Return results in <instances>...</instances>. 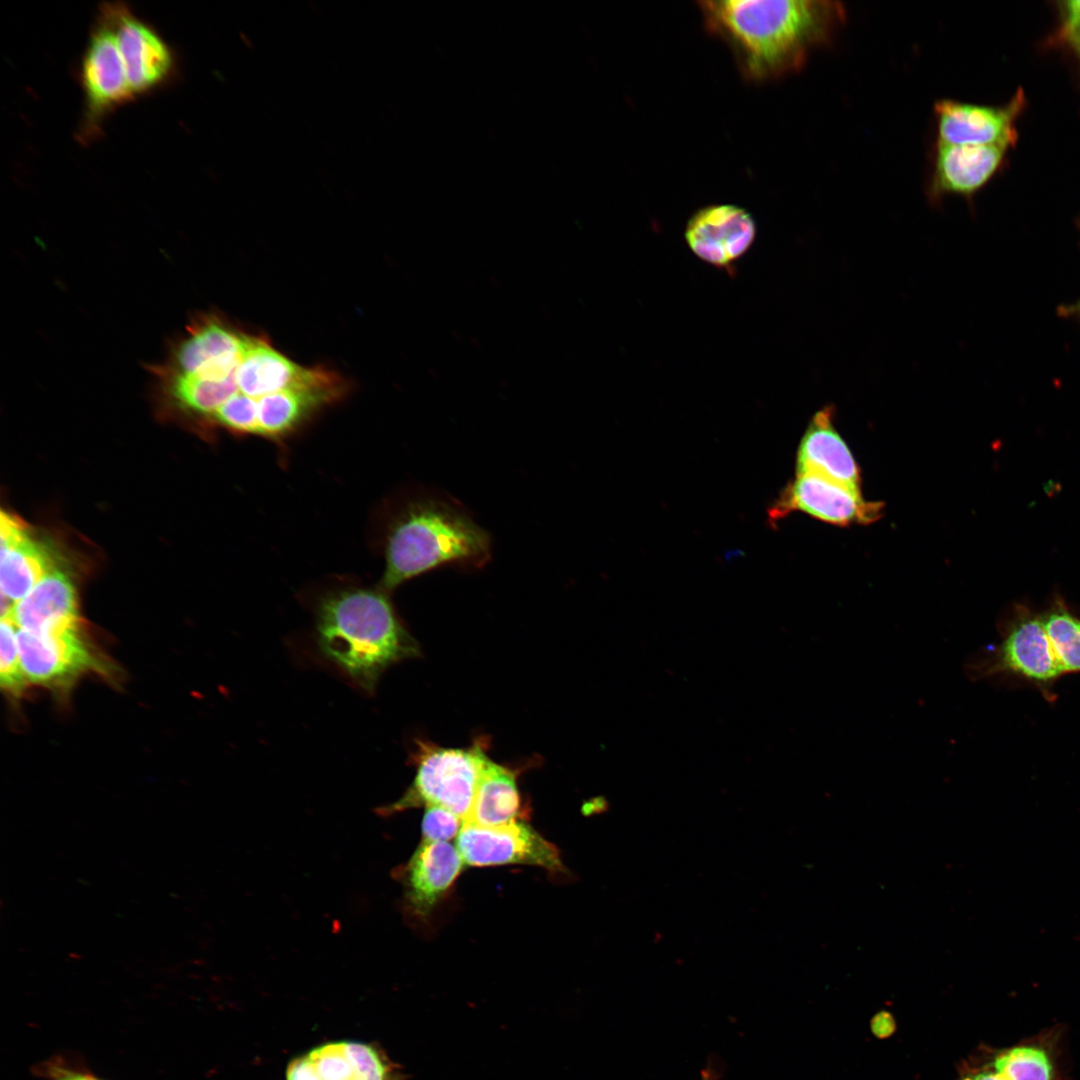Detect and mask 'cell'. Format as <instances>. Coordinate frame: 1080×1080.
I'll return each mask as SVG.
<instances>
[{"label":"cell","mask_w":1080,"mask_h":1080,"mask_svg":"<svg viewBox=\"0 0 1080 1080\" xmlns=\"http://www.w3.org/2000/svg\"><path fill=\"white\" fill-rule=\"evenodd\" d=\"M706 29L732 51L744 77L766 81L797 71L845 21L841 3L821 0L698 1Z\"/></svg>","instance_id":"obj_1"},{"label":"cell","mask_w":1080,"mask_h":1080,"mask_svg":"<svg viewBox=\"0 0 1080 1080\" xmlns=\"http://www.w3.org/2000/svg\"><path fill=\"white\" fill-rule=\"evenodd\" d=\"M386 592L345 589L324 598L317 611L321 653L366 692L388 667L420 655Z\"/></svg>","instance_id":"obj_2"},{"label":"cell","mask_w":1080,"mask_h":1080,"mask_svg":"<svg viewBox=\"0 0 1080 1080\" xmlns=\"http://www.w3.org/2000/svg\"><path fill=\"white\" fill-rule=\"evenodd\" d=\"M384 558L381 588L388 592L440 567H484L491 558V539L455 498L427 493L409 501L393 519Z\"/></svg>","instance_id":"obj_3"},{"label":"cell","mask_w":1080,"mask_h":1080,"mask_svg":"<svg viewBox=\"0 0 1080 1080\" xmlns=\"http://www.w3.org/2000/svg\"><path fill=\"white\" fill-rule=\"evenodd\" d=\"M486 759L481 743L459 749L417 740L409 759L416 767L414 780L400 799L377 812L387 816L419 806H441L464 823Z\"/></svg>","instance_id":"obj_4"},{"label":"cell","mask_w":1080,"mask_h":1080,"mask_svg":"<svg viewBox=\"0 0 1080 1080\" xmlns=\"http://www.w3.org/2000/svg\"><path fill=\"white\" fill-rule=\"evenodd\" d=\"M1010 673L1041 685L1062 673L1041 616L1023 605H1016L1002 642L984 661L968 665V674L980 678Z\"/></svg>","instance_id":"obj_5"},{"label":"cell","mask_w":1080,"mask_h":1080,"mask_svg":"<svg viewBox=\"0 0 1080 1080\" xmlns=\"http://www.w3.org/2000/svg\"><path fill=\"white\" fill-rule=\"evenodd\" d=\"M17 640L28 684L66 689L89 671L110 672L109 664L81 635L80 626L43 634L18 629Z\"/></svg>","instance_id":"obj_6"},{"label":"cell","mask_w":1080,"mask_h":1080,"mask_svg":"<svg viewBox=\"0 0 1080 1080\" xmlns=\"http://www.w3.org/2000/svg\"><path fill=\"white\" fill-rule=\"evenodd\" d=\"M456 847L465 864L471 866L528 864L551 872L564 869L559 850L531 826L517 820L499 826L464 822Z\"/></svg>","instance_id":"obj_7"},{"label":"cell","mask_w":1080,"mask_h":1080,"mask_svg":"<svg viewBox=\"0 0 1080 1080\" xmlns=\"http://www.w3.org/2000/svg\"><path fill=\"white\" fill-rule=\"evenodd\" d=\"M883 507L880 502L864 499L860 490L816 475L797 474L769 509V518L777 521L799 511L820 521L846 527L880 519Z\"/></svg>","instance_id":"obj_8"},{"label":"cell","mask_w":1080,"mask_h":1080,"mask_svg":"<svg viewBox=\"0 0 1080 1080\" xmlns=\"http://www.w3.org/2000/svg\"><path fill=\"white\" fill-rule=\"evenodd\" d=\"M86 117L82 137L96 133L104 114L134 95L129 86L114 27L100 9L82 62Z\"/></svg>","instance_id":"obj_9"},{"label":"cell","mask_w":1080,"mask_h":1080,"mask_svg":"<svg viewBox=\"0 0 1080 1080\" xmlns=\"http://www.w3.org/2000/svg\"><path fill=\"white\" fill-rule=\"evenodd\" d=\"M1022 90L1005 106H987L941 99L934 104L936 143L950 145H1001L1017 139L1016 119L1024 106Z\"/></svg>","instance_id":"obj_10"},{"label":"cell","mask_w":1080,"mask_h":1080,"mask_svg":"<svg viewBox=\"0 0 1080 1080\" xmlns=\"http://www.w3.org/2000/svg\"><path fill=\"white\" fill-rule=\"evenodd\" d=\"M238 393L257 401L285 390L342 388L338 377L324 369H308L273 349L263 339L247 336L235 371Z\"/></svg>","instance_id":"obj_11"},{"label":"cell","mask_w":1080,"mask_h":1080,"mask_svg":"<svg viewBox=\"0 0 1080 1080\" xmlns=\"http://www.w3.org/2000/svg\"><path fill=\"white\" fill-rule=\"evenodd\" d=\"M685 240L702 261L728 268L752 246L756 223L752 215L735 204H714L697 210L688 220Z\"/></svg>","instance_id":"obj_12"},{"label":"cell","mask_w":1080,"mask_h":1080,"mask_svg":"<svg viewBox=\"0 0 1080 1080\" xmlns=\"http://www.w3.org/2000/svg\"><path fill=\"white\" fill-rule=\"evenodd\" d=\"M286 1080H400L384 1053L368 1043L332 1041L291 1060Z\"/></svg>","instance_id":"obj_13"},{"label":"cell","mask_w":1080,"mask_h":1080,"mask_svg":"<svg viewBox=\"0 0 1080 1080\" xmlns=\"http://www.w3.org/2000/svg\"><path fill=\"white\" fill-rule=\"evenodd\" d=\"M101 9L114 27L133 95L165 81L173 68V55L160 35L122 3L104 4Z\"/></svg>","instance_id":"obj_14"},{"label":"cell","mask_w":1080,"mask_h":1080,"mask_svg":"<svg viewBox=\"0 0 1080 1080\" xmlns=\"http://www.w3.org/2000/svg\"><path fill=\"white\" fill-rule=\"evenodd\" d=\"M1008 147L1001 145H950L935 143L929 201L946 196L971 197L996 173Z\"/></svg>","instance_id":"obj_15"},{"label":"cell","mask_w":1080,"mask_h":1080,"mask_svg":"<svg viewBox=\"0 0 1080 1080\" xmlns=\"http://www.w3.org/2000/svg\"><path fill=\"white\" fill-rule=\"evenodd\" d=\"M464 864L451 843L423 840L401 872L408 912L425 919L453 885Z\"/></svg>","instance_id":"obj_16"},{"label":"cell","mask_w":1080,"mask_h":1080,"mask_svg":"<svg viewBox=\"0 0 1080 1080\" xmlns=\"http://www.w3.org/2000/svg\"><path fill=\"white\" fill-rule=\"evenodd\" d=\"M833 404L819 409L810 419L797 454V474H812L860 490L859 467L835 427Z\"/></svg>","instance_id":"obj_17"},{"label":"cell","mask_w":1080,"mask_h":1080,"mask_svg":"<svg viewBox=\"0 0 1080 1080\" xmlns=\"http://www.w3.org/2000/svg\"><path fill=\"white\" fill-rule=\"evenodd\" d=\"M1063 1029L1053 1026L1013 1045L978 1054L1002 1080H1068L1062 1061Z\"/></svg>","instance_id":"obj_18"},{"label":"cell","mask_w":1080,"mask_h":1080,"mask_svg":"<svg viewBox=\"0 0 1080 1080\" xmlns=\"http://www.w3.org/2000/svg\"><path fill=\"white\" fill-rule=\"evenodd\" d=\"M19 630L43 634L80 626L77 594L70 577L53 568L10 613Z\"/></svg>","instance_id":"obj_19"},{"label":"cell","mask_w":1080,"mask_h":1080,"mask_svg":"<svg viewBox=\"0 0 1080 1080\" xmlns=\"http://www.w3.org/2000/svg\"><path fill=\"white\" fill-rule=\"evenodd\" d=\"M1 594L12 603L24 598L53 569L47 549L27 533L24 523L8 522L0 529Z\"/></svg>","instance_id":"obj_20"},{"label":"cell","mask_w":1080,"mask_h":1080,"mask_svg":"<svg viewBox=\"0 0 1080 1080\" xmlns=\"http://www.w3.org/2000/svg\"><path fill=\"white\" fill-rule=\"evenodd\" d=\"M521 799L516 775L488 757L478 780L470 815L465 822L480 826H499L516 820Z\"/></svg>","instance_id":"obj_21"},{"label":"cell","mask_w":1080,"mask_h":1080,"mask_svg":"<svg viewBox=\"0 0 1080 1080\" xmlns=\"http://www.w3.org/2000/svg\"><path fill=\"white\" fill-rule=\"evenodd\" d=\"M1041 618L1063 673L1080 672V619L1058 596Z\"/></svg>","instance_id":"obj_22"},{"label":"cell","mask_w":1080,"mask_h":1080,"mask_svg":"<svg viewBox=\"0 0 1080 1080\" xmlns=\"http://www.w3.org/2000/svg\"><path fill=\"white\" fill-rule=\"evenodd\" d=\"M16 628L11 618L1 617L0 682L14 696L21 695L28 684L21 667Z\"/></svg>","instance_id":"obj_23"},{"label":"cell","mask_w":1080,"mask_h":1080,"mask_svg":"<svg viewBox=\"0 0 1080 1080\" xmlns=\"http://www.w3.org/2000/svg\"><path fill=\"white\" fill-rule=\"evenodd\" d=\"M258 401L237 393L211 417L216 423L240 434L258 436Z\"/></svg>","instance_id":"obj_24"},{"label":"cell","mask_w":1080,"mask_h":1080,"mask_svg":"<svg viewBox=\"0 0 1080 1080\" xmlns=\"http://www.w3.org/2000/svg\"><path fill=\"white\" fill-rule=\"evenodd\" d=\"M462 824L452 811L441 806H428L422 820L423 840L448 842L458 836Z\"/></svg>","instance_id":"obj_25"},{"label":"cell","mask_w":1080,"mask_h":1080,"mask_svg":"<svg viewBox=\"0 0 1080 1080\" xmlns=\"http://www.w3.org/2000/svg\"><path fill=\"white\" fill-rule=\"evenodd\" d=\"M42 1080H104L85 1065L64 1056H52L33 1068Z\"/></svg>","instance_id":"obj_26"},{"label":"cell","mask_w":1080,"mask_h":1080,"mask_svg":"<svg viewBox=\"0 0 1080 1080\" xmlns=\"http://www.w3.org/2000/svg\"><path fill=\"white\" fill-rule=\"evenodd\" d=\"M958 1080H1002L977 1053L963 1064Z\"/></svg>","instance_id":"obj_27"},{"label":"cell","mask_w":1080,"mask_h":1080,"mask_svg":"<svg viewBox=\"0 0 1080 1080\" xmlns=\"http://www.w3.org/2000/svg\"><path fill=\"white\" fill-rule=\"evenodd\" d=\"M1062 22L1059 30V38L1064 40L1070 34L1080 30V0H1071L1061 3Z\"/></svg>","instance_id":"obj_28"},{"label":"cell","mask_w":1080,"mask_h":1080,"mask_svg":"<svg viewBox=\"0 0 1080 1080\" xmlns=\"http://www.w3.org/2000/svg\"><path fill=\"white\" fill-rule=\"evenodd\" d=\"M1063 41H1066L1080 58V30L1070 34Z\"/></svg>","instance_id":"obj_29"},{"label":"cell","mask_w":1080,"mask_h":1080,"mask_svg":"<svg viewBox=\"0 0 1080 1080\" xmlns=\"http://www.w3.org/2000/svg\"><path fill=\"white\" fill-rule=\"evenodd\" d=\"M240 35H241V37H242V38H244V39H245V40H244V42L246 43V45H247V46H248L249 48H252V47L254 46V44H253V42H252V40H251V38H250L249 36L247 37V36H246V35H245L244 33H242V32L240 33Z\"/></svg>","instance_id":"obj_30"},{"label":"cell","mask_w":1080,"mask_h":1080,"mask_svg":"<svg viewBox=\"0 0 1080 1080\" xmlns=\"http://www.w3.org/2000/svg\"><path fill=\"white\" fill-rule=\"evenodd\" d=\"M701 1080H716V1079L714 1078L712 1072L705 1071L702 1074V1079Z\"/></svg>","instance_id":"obj_31"},{"label":"cell","mask_w":1080,"mask_h":1080,"mask_svg":"<svg viewBox=\"0 0 1080 1080\" xmlns=\"http://www.w3.org/2000/svg\"><path fill=\"white\" fill-rule=\"evenodd\" d=\"M1079 312H1080V304H1079Z\"/></svg>","instance_id":"obj_32"}]
</instances>
